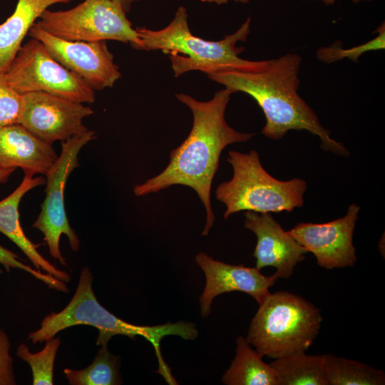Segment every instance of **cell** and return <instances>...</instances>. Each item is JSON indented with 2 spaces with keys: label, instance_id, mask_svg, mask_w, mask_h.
Wrapping results in <instances>:
<instances>
[{
  "label": "cell",
  "instance_id": "cell-1",
  "mask_svg": "<svg viewBox=\"0 0 385 385\" xmlns=\"http://www.w3.org/2000/svg\"><path fill=\"white\" fill-rule=\"evenodd\" d=\"M234 93L225 87L207 101H197L185 93H177L178 100L192 113V129L186 139L170 152L167 167L160 174L133 188L136 196L156 193L173 185L193 189L206 211L202 235L209 233L215 221L210 193L222 150L228 145L247 142L255 135L239 132L226 122L225 110Z\"/></svg>",
  "mask_w": 385,
  "mask_h": 385
},
{
  "label": "cell",
  "instance_id": "cell-2",
  "mask_svg": "<svg viewBox=\"0 0 385 385\" xmlns=\"http://www.w3.org/2000/svg\"><path fill=\"white\" fill-rule=\"evenodd\" d=\"M302 57L289 53L270 60L258 61L253 67L226 68L206 73L207 77L235 93L243 92L258 104L265 116L262 133L272 140L282 138L289 130H307L317 136L321 148L341 156L349 153L343 143L331 137V131L298 93Z\"/></svg>",
  "mask_w": 385,
  "mask_h": 385
},
{
  "label": "cell",
  "instance_id": "cell-3",
  "mask_svg": "<svg viewBox=\"0 0 385 385\" xmlns=\"http://www.w3.org/2000/svg\"><path fill=\"white\" fill-rule=\"evenodd\" d=\"M251 19L248 17L234 33L220 41H207L194 36L188 26V12L179 7L173 21L164 29L151 30L138 26L135 31L142 43V50H160L169 54L175 77L190 71L205 73L226 68L244 69L255 66L258 61L240 57L245 47L237 46L246 41L250 32Z\"/></svg>",
  "mask_w": 385,
  "mask_h": 385
},
{
  "label": "cell",
  "instance_id": "cell-4",
  "mask_svg": "<svg viewBox=\"0 0 385 385\" xmlns=\"http://www.w3.org/2000/svg\"><path fill=\"white\" fill-rule=\"evenodd\" d=\"M93 277L88 267L81 269L76 292L68 304L58 312H51L41 322L40 327L28 336L33 344L54 337L58 332L76 325H88L98 331V346L107 345L115 335H124L135 340L143 337L154 347L158 363L163 360L160 341L168 335L190 337L192 332L188 322H168L156 326H139L128 323L108 311L98 301L92 287Z\"/></svg>",
  "mask_w": 385,
  "mask_h": 385
},
{
  "label": "cell",
  "instance_id": "cell-5",
  "mask_svg": "<svg viewBox=\"0 0 385 385\" xmlns=\"http://www.w3.org/2000/svg\"><path fill=\"white\" fill-rule=\"evenodd\" d=\"M247 342L262 356L277 359L306 351L319 332L320 310L303 297L286 291L270 294L259 304Z\"/></svg>",
  "mask_w": 385,
  "mask_h": 385
},
{
  "label": "cell",
  "instance_id": "cell-6",
  "mask_svg": "<svg viewBox=\"0 0 385 385\" xmlns=\"http://www.w3.org/2000/svg\"><path fill=\"white\" fill-rule=\"evenodd\" d=\"M227 160L232 167V178L215 191L216 198L226 207L225 219L240 211L291 212L303 205L306 181L276 179L263 168L257 151L230 150Z\"/></svg>",
  "mask_w": 385,
  "mask_h": 385
},
{
  "label": "cell",
  "instance_id": "cell-7",
  "mask_svg": "<svg viewBox=\"0 0 385 385\" xmlns=\"http://www.w3.org/2000/svg\"><path fill=\"white\" fill-rule=\"evenodd\" d=\"M36 24L58 38L93 42L115 40L142 50L126 12L113 0H84L65 11L46 9Z\"/></svg>",
  "mask_w": 385,
  "mask_h": 385
},
{
  "label": "cell",
  "instance_id": "cell-8",
  "mask_svg": "<svg viewBox=\"0 0 385 385\" xmlns=\"http://www.w3.org/2000/svg\"><path fill=\"white\" fill-rule=\"evenodd\" d=\"M6 76L11 87L20 95L44 92L81 103L96 100L94 90L56 61L34 38L19 48Z\"/></svg>",
  "mask_w": 385,
  "mask_h": 385
},
{
  "label": "cell",
  "instance_id": "cell-9",
  "mask_svg": "<svg viewBox=\"0 0 385 385\" xmlns=\"http://www.w3.org/2000/svg\"><path fill=\"white\" fill-rule=\"evenodd\" d=\"M96 138V132L88 130L61 141V154L45 175L46 196L41 205V212L32 225L43 235L51 256L63 266L67 263L60 250L61 236L66 235L73 251H78L80 247L78 237L71 227L66 212V184L70 174L78 166L80 150Z\"/></svg>",
  "mask_w": 385,
  "mask_h": 385
},
{
  "label": "cell",
  "instance_id": "cell-10",
  "mask_svg": "<svg viewBox=\"0 0 385 385\" xmlns=\"http://www.w3.org/2000/svg\"><path fill=\"white\" fill-rule=\"evenodd\" d=\"M28 34L40 41L56 61L80 76L94 91L113 87L121 76L106 41L62 39L43 31L36 23Z\"/></svg>",
  "mask_w": 385,
  "mask_h": 385
},
{
  "label": "cell",
  "instance_id": "cell-11",
  "mask_svg": "<svg viewBox=\"0 0 385 385\" xmlns=\"http://www.w3.org/2000/svg\"><path fill=\"white\" fill-rule=\"evenodd\" d=\"M21 96L19 123L41 140L52 144L88 130L83 120L93 113L90 107L44 92Z\"/></svg>",
  "mask_w": 385,
  "mask_h": 385
},
{
  "label": "cell",
  "instance_id": "cell-12",
  "mask_svg": "<svg viewBox=\"0 0 385 385\" xmlns=\"http://www.w3.org/2000/svg\"><path fill=\"white\" fill-rule=\"evenodd\" d=\"M359 210L352 203L342 217L320 224L300 222L287 232L315 256L319 266L327 270L352 267L356 261L353 235Z\"/></svg>",
  "mask_w": 385,
  "mask_h": 385
},
{
  "label": "cell",
  "instance_id": "cell-13",
  "mask_svg": "<svg viewBox=\"0 0 385 385\" xmlns=\"http://www.w3.org/2000/svg\"><path fill=\"white\" fill-rule=\"evenodd\" d=\"M195 262L206 279L204 290L199 299L202 317L210 314L213 299L226 292L237 291L247 293L260 304L270 294V288L279 279L274 273L265 276L255 267L227 264L215 260L204 252H199L195 256Z\"/></svg>",
  "mask_w": 385,
  "mask_h": 385
},
{
  "label": "cell",
  "instance_id": "cell-14",
  "mask_svg": "<svg viewBox=\"0 0 385 385\" xmlns=\"http://www.w3.org/2000/svg\"><path fill=\"white\" fill-rule=\"evenodd\" d=\"M245 227L257 237L255 267H274L278 278H289L308 252L270 213L245 211Z\"/></svg>",
  "mask_w": 385,
  "mask_h": 385
},
{
  "label": "cell",
  "instance_id": "cell-15",
  "mask_svg": "<svg viewBox=\"0 0 385 385\" xmlns=\"http://www.w3.org/2000/svg\"><path fill=\"white\" fill-rule=\"evenodd\" d=\"M52 144L20 123L0 126V166L21 168L24 175H46L58 158Z\"/></svg>",
  "mask_w": 385,
  "mask_h": 385
},
{
  "label": "cell",
  "instance_id": "cell-16",
  "mask_svg": "<svg viewBox=\"0 0 385 385\" xmlns=\"http://www.w3.org/2000/svg\"><path fill=\"white\" fill-rule=\"evenodd\" d=\"M44 184L46 179L41 176L33 178L24 175L16 189L0 200V232L6 235L24 252L36 270H41L66 283L71 281V275L48 261L38 251V245L26 237L21 225L19 206L22 197L31 189Z\"/></svg>",
  "mask_w": 385,
  "mask_h": 385
},
{
  "label": "cell",
  "instance_id": "cell-17",
  "mask_svg": "<svg viewBox=\"0 0 385 385\" xmlns=\"http://www.w3.org/2000/svg\"><path fill=\"white\" fill-rule=\"evenodd\" d=\"M72 0H18L13 14L0 24V71L6 73L31 27L48 8Z\"/></svg>",
  "mask_w": 385,
  "mask_h": 385
},
{
  "label": "cell",
  "instance_id": "cell-18",
  "mask_svg": "<svg viewBox=\"0 0 385 385\" xmlns=\"http://www.w3.org/2000/svg\"><path fill=\"white\" fill-rule=\"evenodd\" d=\"M236 352L230 367L222 377L226 385H277L270 364L242 336L236 340Z\"/></svg>",
  "mask_w": 385,
  "mask_h": 385
},
{
  "label": "cell",
  "instance_id": "cell-19",
  "mask_svg": "<svg viewBox=\"0 0 385 385\" xmlns=\"http://www.w3.org/2000/svg\"><path fill=\"white\" fill-rule=\"evenodd\" d=\"M324 354H307L305 351L277 358L270 363L277 385H327Z\"/></svg>",
  "mask_w": 385,
  "mask_h": 385
},
{
  "label": "cell",
  "instance_id": "cell-20",
  "mask_svg": "<svg viewBox=\"0 0 385 385\" xmlns=\"http://www.w3.org/2000/svg\"><path fill=\"white\" fill-rule=\"evenodd\" d=\"M324 376L327 385H384L385 374L355 360L324 354Z\"/></svg>",
  "mask_w": 385,
  "mask_h": 385
},
{
  "label": "cell",
  "instance_id": "cell-21",
  "mask_svg": "<svg viewBox=\"0 0 385 385\" xmlns=\"http://www.w3.org/2000/svg\"><path fill=\"white\" fill-rule=\"evenodd\" d=\"M120 364V356L102 345L88 366L78 370L66 368L63 373L71 385H118L123 383Z\"/></svg>",
  "mask_w": 385,
  "mask_h": 385
},
{
  "label": "cell",
  "instance_id": "cell-22",
  "mask_svg": "<svg viewBox=\"0 0 385 385\" xmlns=\"http://www.w3.org/2000/svg\"><path fill=\"white\" fill-rule=\"evenodd\" d=\"M45 342L44 347L36 353L31 352L25 344H21L16 349V356L31 367L34 385L53 384L54 363L61 339L53 337Z\"/></svg>",
  "mask_w": 385,
  "mask_h": 385
},
{
  "label": "cell",
  "instance_id": "cell-23",
  "mask_svg": "<svg viewBox=\"0 0 385 385\" xmlns=\"http://www.w3.org/2000/svg\"><path fill=\"white\" fill-rule=\"evenodd\" d=\"M375 33L376 36L372 39L351 48H343L342 43L338 41L328 46L320 47L317 51V58L325 63L337 62L344 58L357 63L364 53L385 48L384 21L378 26Z\"/></svg>",
  "mask_w": 385,
  "mask_h": 385
},
{
  "label": "cell",
  "instance_id": "cell-24",
  "mask_svg": "<svg viewBox=\"0 0 385 385\" xmlns=\"http://www.w3.org/2000/svg\"><path fill=\"white\" fill-rule=\"evenodd\" d=\"M0 265H2L7 272H10L11 269L23 270L30 274L38 280L42 282L51 289L62 292H68V288L66 282H62L47 273H42L36 268H33L30 265L24 263L16 254L4 247L1 245ZM2 273L3 270L0 266V274Z\"/></svg>",
  "mask_w": 385,
  "mask_h": 385
},
{
  "label": "cell",
  "instance_id": "cell-25",
  "mask_svg": "<svg viewBox=\"0 0 385 385\" xmlns=\"http://www.w3.org/2000/svg\"><path fill=\"white\" fill-rule=\"evenodd\" d=\"M22 96L9 85L6 73L0 71V126L19 123Z\"/></svg>",
  "mask_w": 385,
  "mask_h": 385
},
{
  "label": "cell",
  "instance_id": "cell-26",
  "mask_svg": "<svg viewBox=\"0 0 385 385\" xmlns=\"http://www.w3.org/2000/svg\"><path fill=\"white\" fill-rule=\"evenodd\" d=\"M10 349L9 337L0 328V385L16 384Z\"/></svg>",
  "mask_w": 385,
  "mask_h": 385
},
{
  "label": "cell",
  "instance_id": "cell-27",
  "mask_svg": "<svg viewBox=\"0 0 385 385\" xmlns=\"http://www.w3.org/2000/svg\"><path fill=\"white\" fill-rule=\"evenodd\" d=\"M16 169L15 168H6L0 166V183H6Z\"/></svg>",
  "mask_w": 385,
  "mask_h": 385
},
{
  "label": "cell",
  "instance_id": "cell-28",
  "mask_svg": "<svg viewBox=\"0 0 385 385\" xmlns=\"http://www.w3.org/2000/svg\"><path fill=\"white\" fill-rule=\"evenodd\" d=\"M113 1L120 4L123 10L127 13L131 9L133 4H134L135 2L139 1L140 0H113Z\"/></svg>",
  "mask_w": 385,
  "mask_h": 385
},
{
  "label": "cell",
  "instance_id": "cell-29",
  "mask_svg": "<svg viewBox=\"0 0 385 385\" xmlns=\"http://www.w3.org/2000/svg\"><path fill=\"white\" fill-rule=\"evenodd\" d=\"M202 2L215 3L218 5L227 4L230 1H234L235 2H240L242 4H247L250 0H200Z\"/></svg>",
  "mask_w": 385,
  "mask_h": 385
},
{
  "label": "cell",
  "instance_id": "cell-30",
  "mask_svg": "<svg viewBox=\"0 0 385 385\" xmlns=\"http://www.w3.org/2000/svg\"><path fill=\"white\" fill-rule=\"evenodd\" d=\"M315 1H319L322 2L323 4H324L325 5L330 6V5H333L336 2L337 0H315Z\"/></svg>",
  "mask_w": 385,
  "mask_h": 385
},
{
  "label": "cell",
  "instance_id": "cell-31",
  "mask_svg": "<svg viewBox=\"0 0 385 385\" xmlns=\"http://www.w3.org/2000/svg\"><path fill=\"white\" fill-rule=\"evenodd\" d=\"M351 1L353 4H359V3L365 2V1L369 2V1H371L372 0H351Z\"/></svg>",
  "mask_w": 385,
  "mask_h": 385
}]
</instances>
